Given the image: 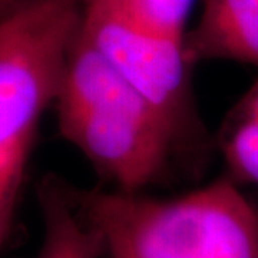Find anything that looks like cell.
Wrapping results in <instances>:
<instances>
[{"mask_svg": "<svg viewBox=\"0 0 258 258\" xmlns=\"http://www.w3.org/2000/svg\"><path fill=\"white\" fill-rule=\"evenodd\" d=\"M59 132L115 189L141 192L179 154L157 109L83 33L71 47L55 101Z\"/></svg>", "mask_w": 258, "mask_h": 258, "instance_id": "2", "label": "cell"}, {"mask_svg": "<svg viewBox=\"0 0 258 258\" xmlns=\"http://www.w3.org/2000/svg\"><path fill=\"white\" fill-rule=\"evenodd\" d=\"M220 147L231 179L258 185V78L227 115Z\"/></svg>", "mask_w": 258, "mask_h": 258, "instance_id": "7", "label": "cell"}, {"mask_svg": "<svg viewBox=\"0 0 258 258\" xmlns=\"http://www.w3.org/2000/svg\"><path fill=\"white\" fill-rule=\"evenodd\" d=\"M82 30L165 119L179 154L204 145L182 37L142 25L118 0H83Z\"/></svg>", "mask_w": 258, "mask_h": 258, "instance_id": "4", "label": "cell"}, {"mask_svg": "<svg viewBox=\"0 0 258 258\" xmlns=\"http://www.w3.org/2000/svg\"><path fill=\"white\" fill-rule=\"evenodd\" d=\"M23 2L25 0H0V18H3V16L9 15L10 12L18 9Z\"/></svg>", "mask_w": 258, "mask_h": 258, "instance_id": "10", "label": "cell"}, {"mask_svg": "<svg viewBox=\"0 0 258 258\" xmlns=\"http://www.w3.org/2000/svg\"><path fill=\"white\" fill-rule=\"evenodd\" d=\"M20 185L0 176V247L8 235Z\"/></svg>", "mask_w": 258, "mask_h": 258, "instance_id": "9", "label": "cell"}, {"mask_svg": "<svg viewBox=\"0 0 258 258\" xmlns=\"http://www.w3.org/2000/svg\"><path fill=\"white\" fill-rule=\"evenodd\" d=\"M66 188L106 258H258V212L231 178L175 198Z\"/></svg>", "mask_w": 258, "mask_h": 258, "instance_id": "1", "label": "cell"}, {"mask_svg": "<svg viewBox=\"0 0 258 258\" xmlns=\"http://www.w3.org/2000/svg\"><path fill=\"white\" fill-rule=\"evenodd\" d=\"M43 241L37 258H101L99 235L75 208L66 182L46 176L37 185Z\"/></svg>", "mask_w": 258, "mask_h": 258, "instance_id": "6", "label": "cell"}, {"mask_svg": "<svg viewBox=\"0 0 258 258\" xmlns=\"http://www.w3.org/2000/svg\"><path fill=\"white\" fill-rule=\"evenodd\" d=\"M120 6L148 28L184 37L194 0H118Z\"/></svg>", "mask_w": 258, "mask_h": 258, "instance_id": "8", "label": "cell"}, {"mask_svg": "<svg viewBox=\"0 0 258 258\" xmlns=\"http://www.w3.org/2000/svg\"><path fill=\"white\" fill-rule=\"evenodd\" d=\"M182 47L194 66L207 60H231L258 69V0H204Z\"/></svg>", "mask_w": 258, "mask_h": 258, "instance_id": "5", "label": "cell"}, {"mask_svg": "<svg viewBox=\"0 0 258 258\" xmlns=\"http://www.w3.org/2000/svg\"><path fill=\"white\" fill-rule=\"evenodd\" d=\"M83 0H25L0 18V176L22 182L37 125L55 105Z\"/></svg>", "mask_w": 258, "mask_h": 258, "instance_id": "3", "label": "cell"}]
</instances>
